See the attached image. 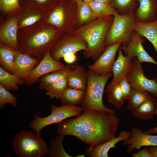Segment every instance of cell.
<instances>
[{
    "instance_id": "9",
    "label": "cell",
    "mask_w": 157,
    "mask_h": 157,
    "mask_svg": "<svg viewBox=\"0 0 157 157\" xmlns=\"http://www.w3.org/2000/svg\"><path fill=\"white\" fill-rule=\"evenodd\" d=\"M64 64L54 60L51 56L49 49L40 62L24 78L26 85H30L36 83L39 78L45 75L65 67Z\"/></svg>"
},
{
    "instance_id": "28",
    "label": "cell",
    "mask_w": 157,
    "mask_h": 157,
    "mask_svg": "<svg viewBox=\"0 0 157 157\" xmlns=\"http://www.w3.org/2000/svg\"><path fill=\"white\" fill-rule=\"evenodd\" d=\"M152 97L148 92L140 91L132 88L130 96L128 99V108L131 112L143 102Z\"/></svg>"
},
{
    "instance_id": "14",
    "label": "cell",
    "mask_w": 157,
    "mask_h": 157,
    "mask_svg": "<svg viewBox=\"0 0 157 157\" xmlns=\"http://www.w3.org/2000/svg\"><path fill=\"white\" fill-rule=\"evenodd\" d=\"M133 13L135 22L149 23L157 20V0H138Z\"/></svg>"
},
{
    "instance_id": "11",
    "label": "cell",
    "mask_w": 157,
    "mask_h": 157,
    "mask_svg": "<svg viewBox=\"0 0 157 157\" xmlns=\"http://www.w3.org/2000/svg\"><path fill=\"white\" fill-rule=\"evenodd\" d=\"M131 137L123 141V144L128 146L126 151L131 153L145 146H157V135L146 133L140 129L133 127Z\"/></svg>"
},
{
    "instance_id": "35",
    "label": "cell",
    "mask_w": 157,
    "mask_h": 157,
    "mask_svg": "<svg viewBox=\"0 0 157 157\" xmlns=\"http://www.w3.org/2000/svg\"><path fill=\"white\" fill-rule=\"evenodd\" d=\"M1 8L4 11L9 12L19 8L18 0H0Z\"/></svg>"
},
{
    "instance_id": "3",
    "label": "cell",
    "mask_w": 157,
    "mask_h": 157,
    "mask_svg": "<svg viewBox=\"0 0 157 157\" xmlns=\"http://www.w3.org/2000/svg\"><path fill=\"white\" fill-rule=\"evenodd\" d=\"M111 16L101 19L86 27L79 33L87 43L85 57L92 58L96 60L99 55L106 49L104 44L105 37L113 20Z\"/></svg>"
},
{
    "instance_id": "33",
    "label": "cell",
    "mask_w": 157,
    "mask_h": 157,
    "mask_svg": "<svg viewBox=\"0 0 157 157\" xmlns=\"http://www.w3.org/2000/svg\"><path fill=\"white\" fill-rule=\"evenodd\" d=\"M17 102V98L0 84V108H4L6 104H9L15 106Z\"/></svg>"
},
{
    "instance_id": "1",
    "label": "cell",
    "mask_w": 157,
    "mask_h": 157,
    "mask_svg": "<svg viewBox=\"0 0 157 157\" xmlns=\"http://www.w3.org/2000/svg\"><path fill=\"white\" fill-rule=\"evenodd\" d=\"M102 110L84 113L58 124L59 135L74 136L90 146L96 147L115 137L119 122L115 114Z\"/></svg>"
},
{
    "instance_id": "22",
    "label": "cell",
    "mask_w": 157,
    "mask_h": 157,
    "mask_svg": "<svg viewBox=\"0 0 157 157\" xmlns=\"http://www.w3.org/2000/svg\"><path fill=\"white\" fill-rule=\"evenodd\" d=\"M73 69L70 65L65 66L63 68L50 72L40 77L39 79V88L41 90H45L50 84L63 78H67Z\"/></svg>"
},
{
    "instance_id": "21",
    "label": "cell",
    "mask_w": 157,
    "mask_h": 157,
    "mask_svg": "<svg viewBox=\"0 0 157 157\" xmlns=\"http://www.w3.org/2000/svg\"><path fill=\"white\" fill-rule=\"evenodd\" d=\"M157 108V101L154 97L146 100L132 110V115L136 118L144 120L152 119Z\"/></svg>"
},
{
    "instance_id": "13",
    "label": "cell",
    "mask_w": 157,
    "mask_h": 157,
    "mask_svg": "<svg viewBox=\"0 0 157 157\" xmlns=\"http://www.w3.org/2000/svg\"><path fill=\"white\" fill-rule=\"evenodd\" d=\"M131 132L126 130L119 132L117 137H113L107 142L96 147L90 146L86 149L85 154L90 157H108V152L111 148H115L118 142L130 138Z\"/></svg>"
},
{
    "instance_id": "17",
    "label": "cell",
    "mask_w": 157,
    "mask_h": 157,
    "mask_svg": "<svg viewBox=\"0 0 157 157\" xmlns=\"http://www.w3.org/2000/svg\"><path fill=\"white\" fill-rule=\"evenodd\" d=\"M67 78L68 87L85 91L87 84V73L82 66H76Z\"/></svg>"
},
{
    "instance_id": "10",
    "label": "cell",
    "mask_w": 157,
    "mask_h": 157,
    "mask_svg": "<svg viewBox=\"0 0 157 157\" xmlns=\"http://www.w3.org/2000/svg\"><path fill=\"white\" fill-rule=\"evenodd\" d=\"M122 44L118 42L107 47L94 63L88 66L89 70L100 75L112 72L117 52Z\"/></svg>"
},
{
    "instance_id": "31",
    "label": "cell",
    "mask_w": 157,
    "mask_h": 157,
    "mask_svg": "<svg viewBox=\"0 0 157 157\" xmlns=\"http://www.w3.org/2000/svg\"><path fill=\"white\" fill-rule=\"evenodd\" d=\"M107 93L106 98L109 102L117 108L123 106L125 99L119 84L114 86Z\"/></svg>"
},
{
    "instance_id": "43",
    "label": "cell",
    "mask_w": 157,
    "mask_h": 157,
    "mask_svg": "<svg viewBox=\"0 0 157 157\" xmlns=\"http://www.w3.org/2000/svg\"><path fill=\"white\" fill-rule=\"evenodd\" d=\"M37 2L39 3H44L47 0H35Z\"/></svg>"
},
{
    "instance_id": "7",
    "label": "cell",
    "mask_w": 157,
    "mask_h": 157,
    "mask_svg": "<svg viewBox=\"0 0 157 157\" xmlns=\"http://www.w3.org/2000/svg\"><path fill=\"white\" fill-rule=\"evenodd\" d=\"M125 78L132 88L148 92L157 98V78L150 79L146 77L141 63L138 62L136 57L133 58L132 67Z\"/></svg>"
},
{
    "instance_id": "24",
    "label": "cell",
    "mask_w": 157,
    "mask_h": 157,
    "mask_svg": "<svg viewBox=\"0 0 157 157\" xmlns=\"http://www.w3.org/2000/svg\"><path fill=\"white\" fill-rule=\"evenodd\" d=\"M17 51L1 45L0 48V63L4 69L9 73L15 72L14 60Z\"/></svg>"
},
{
    "instance_id": "6",
    "label": "cell",
    "mask_w": 157,
    "mask_h": 157,
    "mask_svg": "<svg viewBox=\"0 0 157 157\" xmlns=\"http://www.w3.org/2000/svg\"><path fill=\"white\" fill-rule=\"evenodd\" d=\"M51 109V114L45 117L34 115V119L30 123L29 126L38 134L40 135L42 130L47 126L58 124L69 117L79 116L82 113L81 107L67 104H62L60 106L52 104Z\"/></svg>"
},
{
    "instance_id": "20",
    "label": "cell",
    "mask_w": 157,
    "mask_h": 157,
    "mask_svg": "<svg viewBox=\"0 0 157 157\" xmlns=\"http://www.w3.org/2000/svg\"><path fill=\"white\" fill-rule=\"evenodd\" d=\"M55 34V31L52 29L44 30L28 40L26 43V46L31 50L37 51L48 44Z\"/></svg>"
},
{
    "instance_id": "2",
    "label": "cell",
    "mask_w": 157,
    "mask_h": 157,
    "mask_svg": "<svg viewBox=\"0 0 157 157\" xmlns=\"http://www.w3.org/2000/svg\"><path fill=\"white\" fill-rule=\"evenodd\" d=\"M87 73V86L81 103L82 112L99 110L115 113L116 110L106 107L102 100L106 83L113 75V72L100 75L89 70Z\"/></svg>"
},
{
    "instance_id": "44",
    "label": "cell",
    "mask_w": 157,
    "mask_h": 157,
    "mask_svg": "<svg viewBox=\"0 0 157 157\" xmlns=\"http://www.w3.org/2000/svg\"><path fill=\"white\" fill-rule=\"evenodd\" d=\"M94 0H83V1L84 2L88 3Z\"/></svg>"
},
{
    "instance_id": "8",
    "label": "cell",
    "mask_w": 157,
    "mask_h": 157,
    "mask_svg": "<svg viewBox=\"0 0 157 157\" xmlns=\"http://www.w3.org/2000/svg\"><path fill=\"white\" fill-rule=\"evenodd\" d=\"M145 41L143 37L134 31L127 45L122 44L119 47L124 52L126 56L130 59L133 60L136 57L139 63H150L157 65V62L143 47L142 43Z\"/></svg>"
},
{
    "instance_id": "34",
    "label": "cell",
    "mask_w": 157,
    "mask_h": 157,
    "mask_svg": "<svg viewBox=\"0 0 157 157\" xmlns=\"http://www.w3.org/2000/svg\"><path fill=\"white\" fill-rule=\"evenodd\" d=\"M65 15L63 9L62 7H60L56 10L50 15L47 22L59 27L63 25Z\"/></svg>"
},
{
    "instance_id": "32",
    "label": "cell",
    "mask_w": 157,
    "mask_h": 157,
    "mask_svg": "<svg viewBox=\"0 0 157 157\" xmlns=\"http://www.w3.org/2000/svg\"><path fill=\"white\" fill-rule=\"evenodd\" d=\"M78 15L80 22L84 23L96 18L88 3L83 1L77 3Z\"/></svg>"
},
{
    "instance_id": "45",
    "label": "cell",
    "mask_w": 157,
    "mask_h": 157,
    "mask_svg": "<svg viewBox=\"0 0 157 157\" xmlns=\"http://www.w3.org/2000/svg\"><path fill=\"white\" fill-rule=\"evenodd\" d=\"M85 154H81V155H79L77 156H76V157H85Z\"/></svg>"
},
{
    "instance_id": "12",
    "label": "cell",
    "mask_w": 157,
    "mask_h": 157,
    "mask_svg": "<svg viewBox=\"0 0 157 157\" xmlns=\"http://www.w3.org/2000/svg\"><path fill=\"white\" fill-rule=\"evenodd\" d=\"M133 60L123 54L120 47L118 49V54L112 69L113 78L111 83L104 90L108 93L114 86L119 83L121 81L125 78L132 67Z\"/></svg>"
},
{
    "instance_id": "16",
    "label": "cell",
    "mask_w": 157,
    "mask_h": 157,
    "mask_svg": "<svg viewBox=\"0 0 157 157\" xmlns=\"http://www.w3.org/2000/svg\"><path fill=\"white\" fill-rule=\"evenodd\" d=\"M87 44L83 41L78 39H72L63 42L56 46L53 52L51 54L55 60H58L63 58L67 53H76L82 50H85Z\"/></svg>"
},
{
    "instance_id": "29",
    "label": "cell",
    "mask_w": 157,
    "mask_h": 157,
    "mask_svg": "<svg viewBox=\"0 0 157 157\" xmlns=\"http://www.w3.org/2000/svg\"><path fill=\"white\" fill-rule=\"evenodd\" d=\"M110 4L120 15L134 12L139 6L138 0H111Z\"/></svg>"
},
{
    "instance_id": "39",
    "label": "cell",
    "mask_w": 157,
    "mask_h": 157,
    "mask_svg": "<svg viewBox=\"0 0 157 157\" xmlns=\"http://www.w3.org/2000/svg\"><path fill=\"white\" fill-rule=\"evenodd\" d=\"M63 58L66 63L71 64L75 62L77 60L75 53H70L65 55Z\"/></svg>"
},
{
    "instance_id": "42",
    "label": "cell",
    "mask_w": 157,
    "mask_h": 157,
    "mask_svg": "<svg viewBox=\"0 0 157 157\" xmlns=\"http://www.w3.org/2000/svg\"><path fill=\"white\" fill-rule=\"evenodd\" d=\"M98 1L108 3H110L111 0H94Z\"/></svg>"
},
{
    "instance_id": "37",
    "label": "cell",
    "mask_w": 157,
    "mask_h": 157,
    "mask_svg": "<svg viewBox=\"0 0 157 157\" xmlns=\"http://www.w3.org/2000/svg\"><path fill=\"white\" fill-rule=\"evenodd\" d=\"M40 17V15H35L28 17L22 22L21 26L25 27L32 25L38 21Z\"/></svg>"
},
{
    "instance_id": "38",
    "label": "cell",
    "mask_w": 157,
    "mask_h": 157,
    "mask_svg": "<svg viewBox=\"0 0 157 157\" xmlns=\"http://www.w3.org/2000/svg\"><path fill=\"white\" fill-rule=\"evenodd\" d=\"M131 156L133 157H152L148 149L145 147L137 152L132 154Z\"/></svg>"
},
{
    "instance_id": "25",
    "label": "cell",
    "mask_w": 157,
    "mask_h": 157,
    "mask_svg": "<svg viewBox=\"0 0 157 157\" xmlns=\"http://www.w3.org/2000/svg\"><path fill=\"white\" fill-rule=\"evenodd\" d=\"M88 4L95 17L102 19L118 14L116 9L113 7L110 3L94 0Z\"/></svg>"
},
{
    "instance_id": "19",
    "label": "cell",
    "mask_w": 157,
    "mask_h": 157,
    "mask_svg": "<svg viewBox=\"0 0 157 157\" xmlns=\"http://www.w3.org/2000/svg\"><path fill=\"white\" fill-rule=\"evenodd\" d=\"M17 29V20L13 18L2 28L0 32L1 41L16 51L18 49Z\"/></svg>"
},
{
    "instance_id": "27",
    "label": "cell",
    "mask_w": 157,
    "mask_h": 157,
    "mask_svg": "<svg viewBox=\"0 0 157 157\" xmlns=\"http://www.w3.org/2000/svg\"><path fill=\"white\" fill-rule=\"evenodd\" d=\"M68 86L67 78L60 79L50 84L45 89L46 94L51 98L60 99Z\"/></svg>"
},
{
    "instance_id": "41",
    "label": "cell",
    "mask_w": 157,
    "mask_h": 157,
    "mask_svg": "<svg viewBox=\"0 0 157 157\" xmlns=\"http://www.w3.org/2000/svg\"><path fill=\"white\" fill-rule=\"evenodd\" d=\"M148 149L152 157H157V146H150Z\"/></svg>"
},
{
    "instance_id": "23",
    "label": "cell",
    "mask_w": 157,
    "mask_h": 157,
    "mask_svg": "<svg viewBox=\"0 0 157 157\" xmlns=\"http://www.w3.org/2000/svg\"><path fill=\"white\" fill-rule=\"evenodd\" d=\"M24 82V79L16 74H10L0 67V84L8 91L18 90V86Z\"/></svg>"
},
{
    "instance_id": "26",
    "label": "cell",
    "mask_w": 157,
    "mask_h": 157,
    "mask_svg": "<svg viewBox=\"0 0 157 157\" xmlns=\"http://www.w3.org/2000/svg\"><path fill=\"white\" fill-rule=\"evenodd\" d=\"M85 93V91L68 87L64 91L60 99L63 104L76 106L81 103Z\"/></svg>"
},
{
    "instance_id": "30",
    "label": "cell",
    "mask_w": 157,
    "mask_h": 157,
    "mask_svg": "<svg viewBox=\"0 0 157 157\" xmlns=\"http://www.w3.org/2000/svg\"><path fill=\"white\" fill-rule=\"evenodd\" d=\"M65 136L59 135L55 139L51 140L47 154L51 157H72L67 153L63 148V141Z\"/></svg>"
},
{
    "instance_id": "4",
    "label": "cell",
    "mask_w": 157,
    "mask_h": 157,
    "mask_svg": "<svg viewBox=\"0 0 157 157\" xmlns=\"http://www.w3.org/2000/svg\"><path fill=\"white\" fill-rule=\"evenodd\" d=\"M12 146L15 154L19 157H44L48 150L45 141L34 131L18 133L13 139Z\"/></svg>"
},
{
    "instance_id": "18",
    "label": "cell",
    "mask_w": 157,
    "mask_h": 157,
    "mask_svg": "<svg viewBox=\"0 0 157 157\" xmlns=\"http://www.w3.org/2000/svg\"><path fill=\"white\" fill-rule=\"evenodd\" d=\"M134 31L146 38L152 44L157 53V20L149 23L135 22Z\"/></svg>"
},
{
    "instance_id": "40",
    "label": "cell",
    "mask_w": 157,
    "mask_h": 157,
    "mask_svg": "<svg viewBox=\"0 0 157 157\" xmlns=\"http://www.w3.org/2000/svg\"><path fill=\"white\" fill-rule=\"evenodd\" d=\"M154 114L157 115V108L154 111ZM144 133L151 134L157 133V126L151 128L148 130L143 131Z\"/></svg>"
},
{
    "instance_id": "36",
    "label": "cell",
    "mask_w": 157,
    "mask_h": 157,
    "mask_svg": "<svg viewBox=\"0 0 157 157\" xmlns=\"http://www.w3.org/2000/svg\"><path fill=\"white\" fill-rule=\"evenodd\" d=\"M119 84L125 99L128 100L131 95L132 87L126 78L122 79Z\"/></svg>"
},
{
    "instance_id": "15",
    "label": "cell",
    "mask_w": 157,
    "mask_h": 157,
    "mask_svg": "<svg viewBox=\"0 0 157 157\" xmlns=\"http://www.w3.org/2000/svg\"><path fill=\"white\" fill-rule=\"evenodd\" d=\"M39 63L38 59L17 51L14 58V73L24 79Z\"/></svg>"
},
{
    "instance_id": "46",
    "label": "cell",
    "mask_w": 157,
    "mask_h": 157,
    "mask_svg": "<svg viewBox=\"0 0 157 157\" xmlns=\"http://www.w3.org/2000/svg\"><path fill=\"white\" fill-rule=\"evenodd\" d=\"M83 0H74V1L77 3L80 1H83Z\"/></svg>"
},
{
    "instance_id": "5",
    "label": "cell",
    "mask_w": 157,
    "mask_h": 157,
    "mask_svg": "<svg viewBox=\"0 0 157 157\" xmlns=\"http://www.w3.org/2000/svg\"><path fill=\"white\" fill-rule=\"evenodd\" d=\"M133 12L114 15L113 22L106 34L104 40L106 47L116 42L127 45L134 31L135 21Z\"/></svg>"
}]
</instances>
